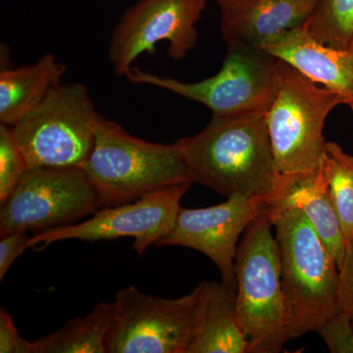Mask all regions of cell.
<instances>
[{"label": "cell", "instance_id": "cell-7", "mask_svg": "<svg viewBox=\"0 0 353 353\" xmlns=\"http://www.w3.org/2000/svg\"><path fill=\"white\" fill-rule=\"evenodd\" d=\"M275 99L265 114L272 148L281 173L312 170L324 159L325 121L343 99L284 60Z\"/></svg>", "mask_w": 353, "mask_h": 353}, {"label": "cell", "instance_id": "cell-19", "mask_svg": "<svg viewBox=\"0 0 353 353\" xmlns=\"http://www.w3.org/2000/svg\"><path fill=\"white\" fill-rule=\"evenodd\" d=\"M325 171L328 176L330 194L345 238L347 248L353 241V157L336 143H326Z\"/></svg>", "mask_w": 353, "mask_h": 353}, {"label": "cell", "instance_id": "cell-15", "mask_svg": "<svg viewBox=\"0 0 353 353\" xmlns=\"http://www.w3.org/2000/svg\"><path fill=\"white\" fill-rule=\"evenodd\" d=\"M261 48L338 94L353 112V41L343 50L329 48L317 43L301 27L272 39Z\"/></svg>", "mask_w": 353, "mask_h": 353}, {"label": "cell", "instance_id": "cell-25", "mask_svg": "<svg viewBox=\"0 0 353 353\" xmlns=\"http://www.w3.org/2000/svg\"><path fill=\"white\" fill-rule=\"evenodd\" d=\"M339 303L341 310L347 315L353 329V250H347L340 268Z\"/></svg>", "mask_w": 353, "mask_h": 353}, {"label": "cell", "instance_id": "cell-10", "mask_svg": "<svg viewBox=\"0 0 353 353\" xmlns=\"http://www.w3.org/2000/svg\"><path fill=\"white\" fill-rule=\"evenodd\" d=\"M208 0H139L116 25L108 57L117 75L126 77L143 53L155 52L158 43H168V55L180 60L194 50L196 24Z\"/></svg>", "mask_w": 353, "mask_h": 353}, {"label": "cell", "instance_id": "cell-20", "mask_svg": "<svg viewBox=\"0 0 353 353\" xmlns=\"http://www.w3.org/2000/svg\"><path fill=\"white\" fill-rule=\"evenodd\" d=\"M303 28L323 46L348 48L353 41V0H316Z\"/></svg>", "mask_w": 353, "mask_h": 353}, {"label": "cell", "instance_id": "cell-1", "mask_svg": "<svg viewBox=\"0 0 353 353\" xmlns=\"http://www.w3.org/2000/svg\"><path fill=\"white\" fill-rule=\"evenodd\" d=\"M176 143L192 182L226 199L269 196L281 175L265 115H213L203 131Z\"/></svg>", "mask_w": 353, "mask_h": 353}, {"label": "cell", "instance_id": "cell-11", "mask_svg": "<svg viewBox=\"0 0 353 353\" xmlns=\"http://www.w3.org/2000/svg\"><path fill=\"white\" fill-rule=\"evenodd\" d=\"M192 183H176L150 192L137 201L97 210L81 224L44 230L31 236L30 248H43L65 240L97 241L130 236L139 255L170 233L180 212V201Z\"/></svg>", "mask_w": 353, "mask_h": 353}, {"label": "cell", "instance_id": "cell-6", "mask_svg": "<svg viewBox=\"0 0 353 353\" xmlns=\"http://www.w3.org/2000/svg\"><path fill=\"white\" fill-rule=\"evenodd\" d=\"M280 59L260 48L228 46L222 68L211 78L183 83L132 67L126 76L137 85L163 88L206 106L215 116L265 115L278 92Z\"/></svg>", "mask_w": 353, "mask_h": 353}, {"label": "cell", "instance_id": "cell-14", "mask_svg": "<svg viewBox=\"0 0 353 353\" xmlns=\"http://www.w3.org/2000/svg\"><path fill=\"white\" fill-rule=\"evenodd\" d=\"M267 201V212L289 208L303 211L341 268L347 255V243L332 201L323 161L312 170L281 173Z\"/></svg>", "mask_w": 353, "mask_h": 353}, {"label": "cell", "instance_id": "cell-26", "mask_svg": "<svg viewBox=\"0 0 353 353\" xmlns=\"http://www.w3.org/2000/svg\"><path fill=\"white\" fill-rule=\"evenodd\" d=\"M347 250H353V241H352V245H350V246H348Z\"/></svg>", "mask_w": 353, "mask_h": 353}, {"label": "cell", "instance_id": "cell-17", "mask_svg": "<svg viewBox=\"0 0 353 353\" xmlns=\"http://www.w3.org/2000/svg\"><path fill=\"white\" fill-rule=\"evenodd\" d=\"M66 71L52 54L38 62L0 73V123L14 126L37 108L53 88L59 85Z\"/></svg>", "mask_w": 353, "mask_h": 353}, {"label": "cell", "instance_id": "cell-23", "mask_svg": "<svg viewBox=\"0 0 353 353\" xmlns=\"http://www.w3.org/2000/svg\"><path fill=\"white\" fill-rule=\"evenodd\" d=\"M31 236L27 232L17 231L4 234L0 240V280H3L14 261L30 248Z\"/></svg>", "mask_w": 353, "mask_h": 353}, {"label": "cell", "instance_id": "cell-12", "mask_svg": "<svg viewBox=\"0 0 353 353\" xmlns=\"http://www.w3.org/2000/svg\"><path fill=\"white\" fill-rule=\"evenodd\" d=\"M267 209V197L241 196L205 208H181L173 230L155 246H185L203 253L219 269L221 282L236 285L234 259L239 240Z\"/></svg>", "mask_w": 353, "mask_h": 353}, {"label": "cell", "instance_id": "cell-8", "mask_svg": "<svg viewBox=\"0 0 353 353\" xmlns=\"http://www.w3.org/2000/svg\"><path fill=\"white\" fill-rule=\"evenodd\" d=\"M204 284L180 299L143 294L134 285L120 290L106 334V353H187Z\"/></svg>", "mask_w": 353, "mask_h": 353}, {"label": "cell", "instance_id": "cell-24", "mask_svg": "<svg viewBox=\"0 0 353 353\" xmlns=\"http://www.w3.org/2000/svg\"><path fill=\"white\" fill-rule=\"evenodd\" d=\"M30 341L21 336L6 309L0 310V352L29 353Z\"/></svg>", "mask_w": 353, "mask_h": 353}, {"label": "cell", "instance_id": "cell-13", "mask_svg": "<svg viewBox=\"0 0 353 353\" xmlns=\"http://www.w3.org/2000/svg\"><path fill=\"white\" fill-rule=\"evenodd\" d=\"M227 46L261 48L285 32L303 27L316 0H216Z\"/></svg>", "mask_w": 353, "mask_h": 353}, {"label": "cell", "instance_id": "cell-22", "mask_svg": "<svg viewBox=\"0 0 353 353\" xmlns=\"http://www.w3.org/2000/svg\"><path fill=\"white\" fill-rule=\"evenodd\" d=\"M317 333L332 353H353V329L350 318L341 312L324 323Z\"/></svg>", "mask_w": 353, "mask_h": 353}, {"label": "cell", "instance_id": "cell-16", "mask_svg": "<svg viewBox=\"0 0 353 353\" xmlns=\"http://www.w3.org/2000/svg\"><path fill=\"white\" fill-rule=\"evenodd\" d=\"M196 327L187 353H248L236 317V285L203 282Z\"/></svg>", "mask_w": 353, "mask_h": 353}, {"label": "cell", "instance_id": "cell-5", "mask_svg": "<svg viewBox=\"0 0 353 353\" xmlns=\"http://www.w3.org/2000/svg\"><path fill=\"white\" fill-rule=\"evenodd\" d=\"M103 119L85 85L59 83L11 129L29 168H83Z\"/></svg>", "mask_w": 353, "mask_h": 353}, {"label": "cell", "instance_id": "cell-4", "mask_svg": "<svg viewBox=\"0 0 353 353\" xmlns=\"http://www.w3.org/2000/svg\"><path fill=\"white\" fill-rule=\"evenodd\" d=\"M270 216L264 213L241 236L234 259L236 317L248 353H279L285 341L281 261Z\"/></svg>", "mask_w": 353, "mask_h": 353}, {"label": "cell", "instance_id": "cell-2", "mask_svg": "<svg viewBox=\"0 0 353 353\" xmlns=\"http://www.w3.org/2000/svg\"><path fill=\"white\" fill-rule=\"evenodd\" d=\"M276 229L285 307V341L317 330L341 312L340 269L303 211L266 212Z\"/></svg>", "mask_w": 353, "mask_h": 353}, {"label": "cell", "instance_id": "cell-21", "mask_svg": "<svg viewBox=\"0 0 353 353\" xmlns=\"http://www.w3.org/2000/svg\"><path fill=\"white\" fill-rule=\"evenodd\" d=\"M28 169L12 129L7 125H0V203L12 194Z\"/></svg>", "mask_w": 353, "mask_h": 353}, {"label": "cell", "instance_id": "cell-3", "mask_svg": "<svg viewBox=\"0 0 353 353\" xmlns=\"http://www.w3.org/2000/svg\"><path fill=\"white\" fill-rule=\"evenodd\" d=\"M83 169L101 205H118L169 185L192 183L178 143H148L105 119L97 128L94 148Z\"/></svg>", "mask_w": 353, "mask_h": 353}, {"label": "cell", "instance_id": "cell-9", "mask_svg": "<svg viewBox=\"0 0 353 353\" xmlns=\"http://www.w3.org/2000/svg\"><path fill=\"white\" fill-rule=\"evenodd\" d=\"M101 202L80 167L29 168L0 209V236L66 226L94 214Z\"/></svg>", "mask_w": 353, "mask_h": 353}, {"label": "cell", "instance_id": "cell-18", "mask_svg": "<svg viewBox=\"0 0 353 353\" xmlns=\"http://www.w3.org/2000/svg\"><path fill=\"white\" fill-rule=\"evenodd\" d=\"M113 303L97 304L92 312L71 320L54 333L30 341L29 353H106V334Z\"/></svg>", "mask_w": 353, "mask_h": 353}]
</instances>
